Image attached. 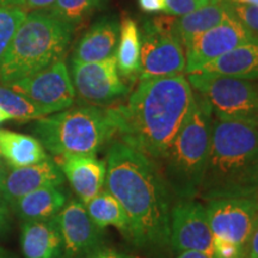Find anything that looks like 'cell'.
Instances as JSON below:
<instances>
[{
    "instance_id": "obj_37",
    "label": "cell",
    "mask_w": 258,
    "mask_h": 258,
    "mask_svg": "<svg viewBox=\"0 0 258 258\" xmlns=\"http://www.w3.org/2000/svg\"><path fill=\"white\" fill-rule=\"evenodd\" d=\"M6 175H8V167H6V165L2 160L0 161V186H2L3 182H4Z\"/></svg>"
},
{
    "instance_id": "obj_9",
    "label": "cell",
    "mask_w": 258,
    "mask_h": 258,
    "mask_svg": "<svg viewBox=\"0 0 258 258\" xmlns=\"http://www.w3.org/2000/svg\"><path fill=\"white\" fill-rule=\"evenodd\" d=\"M175 17L145 19L140 31V74L139 79L183 76L185 54L180 41L173 32Z\"/></svg>"
},
{
    "instance_id": "obj_27",
    "label": "cell",
    "mask_w": 258,
    "mask_h": 258,
    "mask_svg": "<svg viewBox=\"0 0 258 258\" xmlns=\"http://www.w3.org/2000/svg\"><path fill=\"white\" fill-rule=\"evenodd\" d=\"M27 15V11L22 8L0 6V64L16 31L23 23Z\"/></svg>"
},
{
    "instance_id": "obj_29",
    "label": "cell",
    "mask_w": 258,
    "mask_h": 258,
    "mask_svg": "<svg viewBox=\"0 0 258 258\" xmlns=\"http://www.w3.org/2000/svg\"><path fill=\"white\" fill-rule=\"evenodd\" d=\"M213 2H217V0H166V9L164 14L183 16L202 6L211 4Z\"/></svg>"
},
{
    "instance_id": "obj_20",
    "label": "cell",
    "mask_w": 258,
    "mask_h": 258,
    "mask_svg": "<svg viewBox=\"0 0 258 258\" xmlns=\"http://www.w3.org/2000/svg\"><path fill=\"white\" fill-rule=\"evenodd\" d=\"M66 202V195L59 186H46L17 199L11 203V207L15 214L25 222L56 217Z\"/></svg>"
},
{
    "instance_id": "obj_25",
    "label": "cell",
    "mask_w": 258,
    "mask_h": 258,
    "mask_svg": "<svg viewBox=\"0 0 258 258\" xmlns=\"http://www.w3.org/2000/svg\"><path fill=\"white\" fill-rule=\"evenodd\" d=\"M0 106L11 116L12 120L27 122L48 116L46 111L30 99L9 86L0 84Z\"/></svg>"
},
{
    "instance_id": "obj_10",
    "label": "cell",
    "mask_w": 258,
    "mask_h": 258,
    "mask_svg": "<svg viewBox=\"0 0 258 258\" xmlns=\"http://www.w3.org/2000/svg\"><path fill=\"white\" fill-rule=\"evenodd\" d=\"M71 79L76 95L89 105L104 108L131 92L118 72L116 54L96 62L71 60Z\"/></svg>"
},
{
    "instance_id": "obj_12",
    "label": "cell",
    "mask_w": 258,
    "mask_h": 258,
    "mask_svg": "<svg viewBox=\"0 0 258 258\" xmlns=\"http://www.w3.org/2000/svg\"><path fill=\"white\" fill-rule=\"evenodd\" d=\"M170 246L177 252H200L214 257L207 209L196 200L176 201L170 212Z\"/></svg>"
},
{
    "instance_id": "obj_3",
    "label": "cell",
    "mask_w": 258,
    "mask_h": 258,
    "mask_svg": "<svg viewBox=\"0 0 258 258\" xmlns=\"http://www.w3.org/2000/svg\"><path fill=\"white\" fill-rule=\"evenodd\" d=\"M252 196H258V127L215 118L196 199L211 202Z\"/></svg>"
},
{
    "instance_id": "obj_26",
    "label": "cell",
    "mask_w": 258,
    "mask_h": 258,
    "mask_svg": "<svg viewBox=\"0 0 258 258\" xmlns=\"http://www.w3.org/2000/svg\"><path fill=\"white\" fill-rule=\"evenodd\" d=\"M104 3L105 0H55L46 11L57 19L77 27Z\"/></svg>"
},
{
    "instance_id": "obj_4",
    "label": "cell",
    "mask_w": 258,
    "mask_h": 258,
    "mask_svg": "<svg viewBox=\"0 0 258 258\" xmlns=\"http://www.w3.org/2000/svg\"><path fill=\"white\" fill-rule=\"evenodd\" d=\"M213 110L205 96L194 92L190 114L167 152L156 164L173 200H195L207 166Z\"/></svg>"
},
{
    "instance_id": "obj_22",
    "label": "cell",
    "mask_w": 258,
    "mask_h": 258,
    "mask_svg": "<svg viewBox=\"0 0 258 258\" xmlns=\"http://www.w3.org/2000/svg\"><path fill=\"white\" fill-rule=\"evenodd\" d=\"M0 156L11 169L35 165L49 158L37 138L8 129H0Z\"/></svg>"
},
{
    "instance_id": "obj_39",
    "label": "cell",
    "mask_w": 258,
    "mask_h": 258,
    "mask_svg": "<svg viewBox=\"0 0 258 258\" xmlns=\"http://www.w3.org/2000/svg\"><path fill=\"white\" fill-rule=\"evenodd\" d=\"M231 2L240 3V4H246V5L258 6V0H231Z\"/></svg>"
},
{
    "instance_id": "obj_18",
    "label": "cell",
    "mask_w": 258,
    "mask_h": 258,
    "mask_svg": "<svg viewBox=\"0 0 258 258\" xmlns=\"http://www.w3.org/2000/svg\"><path fill=\"white\" fill-rule=\"evenodd\" d=\"M21 247L25 258H63V240L55 217L23 222Z\"/></svg>"
},
{
    "instance_id": "obj_5",
    "label": "cell",
    "mask_w": 258,
    "mask_h": 258,
    "mask_svg": "<svg viewBox=\"0 0 258 258\" xmlns=\"http://www.w3.org/2000/svg\"><path fill=\"white\" fill-rule=\"evenodd\" d=\"M74 29L47 11L28 14L0 64V83L10 84L63 60Z\"/></svg>"
},
{
    "instance_id": "obj_11",
    "label": "cell",
    "mask_w": 258,
    "mask_h": 258,
    "mask_svg": "<svg viewBox=\"0 0 258 258\" xmlns=\"http://www.w3.org/2000/svg\"><path fill=\"white\" fill-rule=\"evenodd\" d=\"M30 99L47 115L66 110L76 101L72 79L63 60H59L37 73L4 84Z\"/></svg>"
},
{
    "instance_id": "obj_2",
    "label": "cell",
    "mask_w": 258,
    "mask_h": 258,
    "mask_svg": "<svg viewBox=\"0 0 258 258\" xmlns=\"http://www.w3.org/2000/svg\"><path fill=\"white\" fill-rule=\"evenodd\" d=\"M194 91L184 76L140 80L125 104L106 106L115 135L158 163L188 118Z\"/></svg>"
},
{
    "instance_id": "obj_7",
    "label": "cell",
    "mask_w": 258,
    "mask_h": 258,
    "mask_svg": "<svg viewBox=\"0 0 258 258\" xmlns=\"http://www.w3.org/2000/svg\"><path fill=\"white\" fill-rule=\"evenodd\" d=\"M213 235V258H247L258 222V196L214 200L206 206Z\"/></svg>"
},
{
    "instance_id": "obj_30",
    "label": "cell",
    "mask_w": 258,
    "mask_h": 258,
    "mask_svg": "<svg viewBox=\"0 0 258 258\" xmlns=\"http://www.w3.org/2000/svg\"><path fill=\"white\" fill-rule=\"evenodd\" d=\"M139 5L145 12H164L166 9V0H139Z\"/></svg>"
},
{
    "instance_id": "obj_33",
    "label": "cell",
    "mask_w": 258,
    "mask_h": 258,
    "mask_svg": "<svg viewBox=\"0 0 258 258\" xmlns=\"http://www.w3.org/2000/svg\"><path fill=\"white\" fill-rule=\"evenodd\" d=\"M6 225H8V208L5 202L0 199V234L5 231Z\"/></svg>"
},
{
    "instance_id": "obj_15",
    "label": "cell",
    "mask_w": 258,
    "mask_h": 258,
    "mask_svg": "<svg viewBox=\"0 0 258 258\" xmlns=\"http://www.w3.org/2000/svg\"><path fill=\"white\" fill-rule=\"evenodd\" d=\"M64 176L54 159L46 160L35 165L18 167L8 171L4 182L0 186V199L5 203L16 200L46 186H60Z\"/></svg>"
},
{
    "instance_id": "obj_40",
    "label": "cell",
    "mask_w": 258,
    "mask_h": 258,
    "mask_svg": "<svg viewBox=\"0 0 258 258\" xmlns=\"http://www.w3.org/2000/svg\"><path fill=\"white\" fill-rule=\"evenodd\" d=\"M0 161H2V156H0Z\"/></svg>"
},
{
    "instance_id": "obj_34",
    "label": "cell",
    "mask_w": 258,
    "mask_h": 258,
    "mask_svg": "<svg viewBox=\"0 0 258 258\" xmlns=\"http://www.w3.org/2000/svg\"><path fill=\"white\" fill-rule=\"evenodd\" d=\"M90 258H128V257H125L124 254L118 253L112 250H99L98 252L92 254Z\"/></svg>"
},
{
    "instance_id": "obj_24",
    "label": "cell",
    "mask_w": 258,
    "mask_h": 258,
    "mask_svg": "<svg viewBox=\"0 0 258 258\" xmlns=\"http://www.w3.org/2000/svg\"><path fill=\"white\" fill-rule=\"evenodd\" d=\"M90 218L101 228L114 226L129 239V220L118 200L109 190L103 189L85 205Z\"/></svg>"
},
{
    "instance_id": "obj_28",
    "label": "cell",
    "mask_w": 258,
    "mask_h": 258,
    "mask_svg": "<svg viewBox=\"0 0 258 258\" xmlns=\"http://www.w3.org/2000/svg\"><path fill=\"white\" fill-rule=\"evenodd\" d=\"M226 8L230 14L243 25L253 40H258V6L240 4L225 0Z\"/></svg>"
},
{
    "instance_id": "obj_38",
    "label": "cell",
    "mask_w": 258,
    "mask_h": 258,
    "mask_svg": "<svg viewBox=\"0 0 258 258\" xmlns=\"http://www.w3.org/2000/svg\"><path fill=\"white\" fill-rule=\"evenodd\" d=\"M9 120H12L11 116H10L8 112H6L4 109H3L2 106H0V124L4 123V122L9 121Z\"/></svg>"
},
{
    "instance_id": "obj_14",
    "label": "cell",
    "mask_w": 258,
    "mask_h": 258,
    "mask_svg": "<svg viewBox=\"0 0 258 258\" xmlns=\"http://www.w3.org/2000/svg\"><path fill=\"white\" fill-rule=\"evenodd\" d=\"M63 240V258H90L103 244V228L90 218L80 200H71L55 217Z\"/></svg>"
},
{
    "instance_id": "obj_36",
    "label": "cell",
    "mask_w": 258,
    "mask_h": 258,
    "mask_svg": "<svg viewBox=\"0 0 258 258\" xmlns=\"http://www.w3.org/2000/svg\"><path fill=\"white\" fill-rule=\"evenodd\" d=\"M177 258H209V257L206 256L205 253L192 252V251H189V252H180Z\"/></svg>"
},
{
    "instance_id": "obj_13",
    "label": "cell",
    "mask_w": 258,
    "mask_h": 258,
    "mask_svg": "<svg viewBox=\"0 0 258 258\" xmlns=\"http://www.w3.org/2000/svg\"><path fill=\"white\" fill-rule=\"evenodd\" d=\"M252 40L243 25L230 14L224 22L203 32L185 47V73L199 72L206 64Z\"/></svg>"
},
{
    "instance_id": "obj_31",
    "label": "cell",
    "mask_w": 258,
    "mask_h": 258,
    "mask_svg": "<svg viewBox=\"0 0 258 258\" xmlns=\"http://www.w3.org/2000/svg\"><path fill=\"white\" fill-rule=\"evenodd\" d=\"M55 3V0H24L23 9H32L34 11H46L51 5Z\"/></svg>"
},
{
    "instance_id": "obj_8",
    "label": "cell",
    "mask_w": 258,
    "mask_h": 258,
    "mask_svg": "<svg viewBox=\"0 0 258 258\" xmlns=\"http://www.w3.org/2000/svg\"><path fill=\"white\" fill-rule=\"evenodd\" d=\"M188 82L196 92L207 98L218 120L258 127V84L203 72L190 73Z\"/></svg>"
},
{
    "instance_id": "obj_32",
    "label": "cell",
    "mask_w": 258,
    "mask_h": 258,
    "mask_svg": "<svg viewBox=\"0 0 258 258\" xmlns=\"http://www.w3.org/2000/svg\"><path fill=\"white\" fill-rule=\"evenodd\" d=\"M247 258H258V222L254 227V231L251 237L250 247H249V257Z\"/></svg>"
},
{
    "instance_id": "obj_23",
    "label": "cell",
    "mask_w": 258,
    "mask_h": 258,
    "mask_svg": "<svg viewBox=\"0 0 258 258\" xmlns=\"http://www.w3.org/2000/svg\"><path fill=\"white\" fill-rule=\"evenodd\" d=\"M140 29L134 19H122L120 40L116 49V61L120 76L124 80L135 82L140 74Z\"/></svg>"
},
{
    "instance_id": "obj_17",
    "label": "cell",
    "mask_w": 258,
    "mask_h": 258,
    "mask_svg": "<svg viewBox=\"0 0 258 258\" xmlns=\"http://www.w3.org/2000/svg\"><path fill=\"white\" fill-rule=\"evenodd\" d=\"M120 28L121 24L114 16L98 19L76 44L72 60L96 62L114 56L120 40Z\"/></svg>"
},
{
    "instance_id": "obj_16",
    "label": "cell",
    "mask_w": 258,
    "mask_h": 258,
    "mask_svg": "<svg viewBox=\"0 0 258 258\" xmlns=\"http://www.w3.org/2000/svg\"><path fill=\"white\" fill-rule=\"evenodd\" d=\"M54 161L84 205L104 189L106 164L96 156H55Z\"/></svg>"
},
{
    "instance_id": "obj_19",
    "label": "cell",
    "mask_w": 258,
    "mask_h": 258,
    "mask_svg": "<svg viewBox=\"0 0 258 258\" xmlns=\"http://www.w3.org/2000/svg\"><path fill=\"white\" fill-rule=\"evenodd\" d=\"M199 72L245 80L258 79V40H252L234 48L219 59L206 64Z\"/></svg>"
},
{
    "instance_id": "obj_21",
    "label": "cell",
    "mask_w": 258,
    "mask_h": 258,
    "mask_svg": "<svg viewBox=\"0 0 258 258\" xmlns=\"http://www.w3.org/2000/svg\"><path fill=\"white\" fill-rule=\"evenodd\" d=\"M228 16L230 12L226 8L225 0H217L178 18L175 17L173 32L182 46L186 47L203 32L224 22Z\"/></svg>"
},
{
    "instance_id": "obj_6",
    "label": "cell",
    "mask_w": 258,
    "mask_h": 258,
    "mask_svg": "<svg viewBox=\"0 0 258 258\" xmlns=\"http://www.w3.org/2000/svg\"><path fill=\"white\" fill-rule=\"evenodd\" d=\"M32 133L53 156H96L115 128L106 108L80 105L38 118Z\"/></svg>"
},
{
    "instance_id": "obj_1",
    "label": "cell",
    "mask_w": 258,
    "mask_h": 258,
    "mask_svg": "<svg viewBox=\"0 0 258 258\" xmlns=\"http://www.w3.org/2000/svg\"><path fill=\"white\" fill-rule=\"evenodd\" d=\"M105 164V188L127 214L129 239L139 249H167L173 199L156 164L120 140L109 147Z\"/></svg>"
},
{
    "instance_id": "obj_35",
    "label": "cell",
    "mask_w": 258,
    "mask_h": 258,
    "mask_svg": "<svg viewBox=\"0 0 258 258\" xmlns=\"http://www.w3.org/2000/svg\"><path fill=\"white\" fill-rule=\"evenodd\" d=\"M24 0H0V6L5 8H22L23 9Z\"/></svg>"
}]
</instances>
